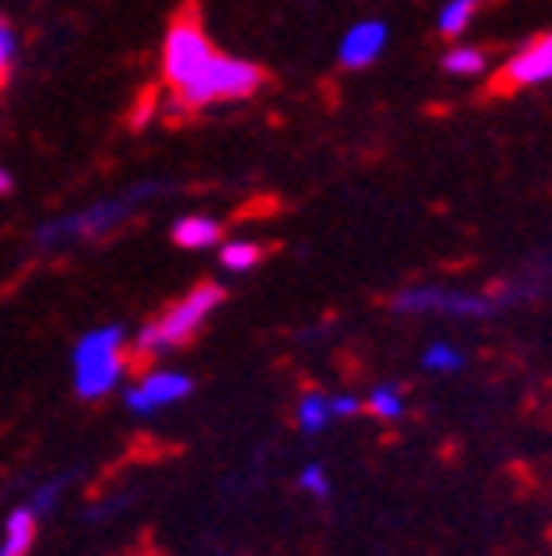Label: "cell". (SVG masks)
<instances>
[{
    "instance_id": "6da1fadb",
    "label": "cell",
    "mask_w": 552,
    "mask_h": 556,
    "mask_svg": "<svg viewBox=\"0 0 552 556\" xmlns=\"http://www.w3.org/2000/svg\"><path fill=\"white\" fill-rule=\"evenodd\" d=\"M166 190H171V182L147 178V182L128 186V190L113 193V198H101L86 208H74L66 217H54L35 228V248L51 255V252H62V248H74V243L104 240V236H113V232H121L124 225H131V217H136L139 208Z\"/></svg>"
},
{
    "instance_id": "7a4b0ae2",
    "label": "cell",
    "mask_w": 552,
    "mask_h": 556,
    "mask_svg": "<svg viewBox=\"0 0 552 556\" xmlns=\"http://www.w3.org/2000/svg\"><path fill=\"white\" fill-rule=\"evenodd\" d=\"M221 302H225V290L213 287V282H201L190 294H181L178 302H171L155 321H147L136 332V348H128V367H143L151 359L174 352V348L190 344Z\"/></svg>"
},
{
    "instance_id": "3957f363",
    "label": "cell",
    "mask_w": 552,
    "mask_h": 556,
    "mask_svg": "<svg viewBox=\"0 0 552 556\" xmlns=\"http://www.w3.org/2000/svg\"><path fill=\"white\" fill-rule=\"evenodd\" d=\"M128 371V337L121 325H104L78 340L74 348V394L81 402H101L121 387Z\"/></svg>"
},
{
    "instance_id": "277c9868",
    "label": "cell",
    "mask_w": 552,
    "mask_h": 556,
    "mask_svg": "<svg viewBox=\"0 0 552 556\" xmlns=\"http://www.w3.org/2000/svg\"><path fill=\"white\" fill-rule=\"evenodd\" d=\"M263 81H267L263 66L216 51L198 78L181 89L178 97H171V113H198V109H209V104L221 101H248V97L260 93Z\"/></svg>"
},
{
    "instance_id": "5b68a950",
    "label": "cell",
    "mask_w": 552,
    "mask_h": 556,
    "mask_svg": "<svg viewBox=\"0 0 552 556\" xmlns=\"http://www.w3.org/2000/svg\"><path fill=\"white\" fill-rule=\"evenodd\" d=\"M216 54L213 39H209L205 24H201V12L193 4L178 12L171 20L163 35V54H159V74H163V86L171 89V97H178L181 89L198 78L201 70L209 66V59Z\"/></svg>"
},
{
    "instance_id": "8992f818",
    "label": "cell",
    "mask_w": 552,
    "mask_h": 556,
    "mask_svg": "<svg viewBox=\"0 0 552 556\" xmlns=\"http://www.w3.org/2000/svg\"><path fill=\"white\" fill-rule=\"evenodd\" d=\"M390 309L402 313V317H475V321H487L502 309L491 294H467V290H449V287H406L398 290Z\"/></svg>"
},
{
    "instance_id": "52a82bcc",
    "label": "cell",
    "mask_w": 552,
    "mask_h": 556,
    "mask_svg": "<svg viewBox=\"0 0 552 556\" xmlns=\"http://www.w3.org/2000/svg\"><path fill=\"white\" fill-rule=\"evenodd\" d=\"M549 78H552V39L541 31L502 62V70L494 74L491 89L494 93H518V89L544 86Z\"/></svg>"
},
{
    "instance_id": "ba28073f",
    "label": "cell",
    "mask_w": 552,
    "mask_h": 556,
    "mask_svg": "<svg viewBox=\"0 0 552 556\" xmlns=\"http://www.w3.org/2000/svg\"><path fill=\"white\" fill-rule=\"evenodd\" d=\"M193 391V379L181 371H147L143 379L124 394L128 409L136 414H151V409H163V406H174V402L190 399Z\"/></svg>"
},
{
    "instance_id": "9c48e42d",
    "label": "cell",
    "mask_w": 552,
    "mask_h": 556,
    "mask_svg": "<svg viewBox=\"0 0 552 556\" xmlns=\"http://www.w3.org/2000/svg\"><path fill=\"white\" fill-rule=\"evenodd\" d=\"M390 27L387 20H360L340 35L337 62L344 70H367L372 62H379V54L387 51Z\"/></svg>"
},
{
    "instance_id": "30bf717a",
    "label": "cell",
    "mask_w": 552,
    "mask_h": 556,
    "mask_svg": "<svg viewBox=\"0 0 552 556\" xmlns=\"http://www.w3.org/2000/svg\"><path fill=\"white\" fill-rule=\"evenodd\" d=\"M221 232H225V225L216 217H178L171 228V240L186 252H205V248L221 243Z\"/></svg>"
},
{
    "instance_id": "8fae6325",
    "label": "cell",
    "mask_w": 552,
    "mask_h": 556,
    "mask_svg": "<svg viewBox=\"0 0 552 556\" xmlns=\"http://www.w3.org/2000/svg\"><path fill=\"white\" fill-rule=\"evenodd\" d=\"M39 533V518L27 506H16L4 521V541H0V556H27Z\"/></svg>"
},
{
    "instance_id": "7c38bea8",
    "label": "cell",
    "mask_w": 552,
    "mask_h": 556,
    "mask_svg": "<svg viewBox=\"0 0 552 556\" xmlns=\"http://www.w3.org/2000/svg\"><path fill=\"white\" fill-rule=\"evenodd\" d=\"M484 4L487 0H444V9H440V16H437V31L444 35V39H460V35L472 27V20L479 16Z\"/></svg>"
},
{
    "instance_id": "4fadbf2b",
    "label": "cell",
    "mask_w": 552,
    "mask_h": 556,
    "mask_svg": "<svg viewBox=\"0 0 552 556\" xmlns=\"http://www.w3.org/2000/svg\"><path fill=\"white\" fill-rule=\"evenodd\" d=\"M440 66H444V74H452V78H479L487 70V54L472 43H452L449 51H444V59H440Z\"/></svg>"
},
{
    "instance_id": "5bb4252c",
    "label": "cell",
    "mask_w": 552,
    "mask_h": 556,
    "mask_svg": "<svg viewBox=\"0 0 552 556\" xmlns=\"http://www.w3.org/2000/svg\"><path fill=\"white\" fill-rule=\"evenodd\" d=\"M260 260H263V248L255 240H228L225 248H221V263H225V270H236V275L255 270Z\"/></svg>"
},
{
    "instance_id": "9a60e30c",
    "label": "cell",
    "mask_w": 552,
    "mask_h": 556,
    "mask_svg": "<svg viewBox=\"0 0 552 556\" xmlns=\"http://www.w3.org/2000/svg\"><path fill=\"white\" fill-rule=\"evenodd\" d=\"M422 367L437 375H456V371H464V352L444 344V340H437V344H429L422 352Z\"/></svg>"
},
{
    "instance_id": "2e32d148",
    "label": "cell",
    "mask_w": 552,
    "mask_h": 556,
    "mask_svg": "<svg viewBox=\"0 0 552 556\" xmlns=\"http://www.w3.org/2000/svg\"><path fill=\"white\" fill-rule=\"evenodd\" d=\"M333 421V414H328V399L317 391H310L302 402H298V429L302 433H321V429Z\"/></svg>"
},
{
    "instance_id": "e0dca14e",
    "label": "cell",
    "mask_w": 552,
    "mask_h": 556,
    "mask_svg": "<svg viewBox=\"0 0 552 556\" xmlns=\"http://www.w3.org/2000/svg\"><path fill=\"white\" fill-rule=\"evenodd\" d=\"M20 62V35H16V24H12L4 12H0V86L12 78V70Z\"/></svg>"
},
{
    "instance_id": "ac0fdd59",
    "label": "cell",
    "mask_w": 552,
    "mask_h": 556,
    "mask_svg": "<svg viewBox=\"0 0 552 556\" xmlns=\"http://www.w3.org/2000/svg\"><path fill=\"white\" fill-rule=\"evenodd\" d=\"M367 409L379 414V417H387V421H394V417L406 409V402H402V391L387 382V387H375V391L367 394Z\"/></svg>"
},
{
    "instance_id": "d6986e66",
    "label": "cell",
    "mask_w": 552,
    "mask_h": 556,
    "mask_svg": "<svg viewBox=\"0 0 552 556\" xmlns=\"http://www.w3.org/2000/svg\"><path fill=\"white\" fill-rule=\"evenodd\" d=\"M66 483H70L66 476H59V479H51V483H43V486H39V491L32 495V506H27V510H32L35 518H39V514H51V510H54V503H59V495L66 491Z\"/></svg>"
},
{
    "instance_id": "ffe728a7",
    "label": "cell",
    "mask_w": 552,
    "mask_h": 556,
    "mask_svg": "<svg viewBox=\"0 0 552 556\" xmlns=\"http://www.w3.org/2000/svg\"><path fill=\"white\" fill-rule=\"evenodd\" d=\"M298 486H302V491H310V495L325 498L328 495V476H325V468H321V464H310V468H302V476H298Z\"/></svg>"
},
{
    "instance_id": "44dd1931",
    "label": "cell",
    "mask_w": 552,
    "mask_h": 556,
    "mask_svg": "<svg viewBox=\"0 0 552 556\" xmlns=\"http://www.w3.org/2000/svg\"><path fill=\"white\" fill-rule=\"evenodd\" d=\"M155 113H159V101L151 93H143V97H139V109L131 113V128H147Z\"/></svg>"
},
{
    "instance_id": "7402d4cb",
    "label": "cell",
    "mask_w": 552,
    "mask_h": 556,
    "mask_svg": "<svg viewBox=\"0 0 552 556\" xmlns=\"http://www.w3.org/2000/svg\"><path fill=\"white\" fill-rule=\"evenodd\" d=\"M360 399H352V394H337V399H328V414L333 417H352L360 414Z\"/></svg>"
},
{
    "instance_id": "603a6c76",
    "label": "cell",
    "mask_w": 552,
    "mask_h": 556,
    "mask_svg": "<svg viewBox=\"0 0 552 556\" xmlns=\"http://www.w3.org/2000/svg\"><path fill=\"white\" fill-rule=\"evenodd\" d=\"M12 186H16V178H12V174L0 166V198H4V193H12Z\"/></svg>"
}]
</instances>
